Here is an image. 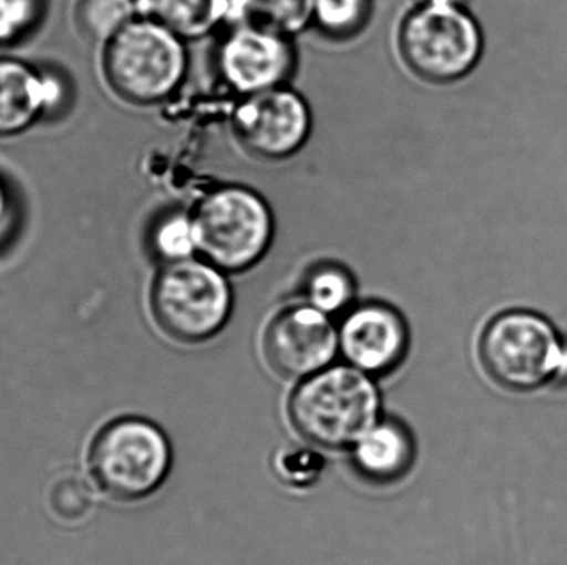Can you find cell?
Segmentation results:
<instances>
[{
  "label": "cell",
  "instance_id": "1",
  "mask_svg": "<svg viewBox=\"0 0 567 565\" xmlns=\"http://www.w3.org/2000/svg\"><path fill=\"white\" fill-rule=\"evenodd\" d=\"M380 397L369 375L353 367L323 368L303 378L289 400L300 437L326 450L353 448L379 421Z\"/></svg>",
  "mask_w": 567,
  "mask_h": 565
},
{
  "label": "cell",
  "instance_id": "2",
  "mask_svg": "<svg viewBox=\"0 0 567 565\" xmlns=\"http://www.w3.org/2000/svg\"><path fill=\"white\" fill-rule=\"evenodd\" d=\"M186 66L185 40L148 15H140L103 45V76L130 105L168 100L182 85Z\"/></svg>",
  "mask_w": 567,
  "mask_h": 565
},
{
  "label": "cell",
  "instance_id": "3",
  "mask_svg": "<svg viewBox=\"0 0 567 565\" xmlns=\"http://www.w3.org/2000/svg\"><path fill=\"white\" fill-rule=\"evenodd\" d=\"M480 357L489 377L509 390H538L567 377V342L538 312L495 315L483 331Z\"/></svg>",
  "mask_w": 567,
  "mask_h": 565
},
{
  "label": "cell",
  "instance_id": "4",
  "mask_svg": "<svg viewBox=\"0 0 567 565\" xmlns=\"http://www.w3.org/2000/svg\"><path fill=\"white\" fill-rule=\"evenodd\" d=\"M192 216L199 258L226 274L258 264L275 236L268 202L246 186H219L206 192Z\"/></svg>",
  "mask_w": 567,
  "mask_h": 565
},
{
  "label": "cell",
  "instance_id": "5",
  "mask_svg": "<svg viewBox=\"0 0 567 565\" xmlns=\"http://www.w3.org/2000/svg\"><path fill=\"white\" fill-rule=\"evenodd\" d=\"M396 40L403 63L430 83L465 79L485 50L480 23L460 2L413 7L400 23Z\"/></svg>",
  "mask_w": 567,
  "mask_h": 565
},
{
  "label": "cell",
  "instance_id": "6",
  "mask_svg": "<svg viewBox=\"0 0 567 565\" xmlns=\"http://www.w3.org/2000/svg\"><path fill=\"white\" fill-rule=\"evenodd\" d=\"M152 314L169 337L186 344L215 337L231 315L226 272L203 258L165 264L152 284Z\"/></svg>",
  "mask_w": 567,
  "mask_h": 565
},
{
  "label": "cell",
  "instance_id": "7",
  "mask_svg": "<svg viewBox=\"0 0 567 565\" xmlns=\"http://www.w3.org/2000/svg\"><path fill=\"white\" fill-rule=\"evenodd\" d=\"M172 467V448L156 425L142 418H120L96 435L90 471L100 490L120 501L150 496Z\"/></svg>",
  "mask_w": 567,
  "mask_h": 565
},
{
  "label": "cell",
  "instance_id": "8",
  "mask_svg": "<svg viewBox=\"0 0 567 565\" xmlns=\"http://www.w3.org/2000/svg\"><path fill=\"white\" fill-rule=\"evenodd\" d=\"M310 128L306 100L284 85L246 96L233 113L236 138L259 158H289L302 148Z\"/></svg>",
  "mask_w": 567,
  "mask_h": 565
},
{
  "label": "cell",
  "instance_id": "9",
  "mask_svg": "<svg viewBox=\"0 0 567 565\" xmlns=\"http://www.w3.org/2000/svg\"><path fill=\"white\" fill-rule=\"evenodd\" d=\"M218 62L226 83L249 96L282 86L296 66V50L286 33L245 20L223 40Z\"/></svg>",
  "mask_w": 567,
  "mask_h": 565
},
{
  "label": "cell",
  "instance_id": "10",
  "mask_svg": "<svg viewBox=\"0 0 567 565\" xmlns=\"http://www.w3.org/2000/svg\"><path fill=\"white\" fill-rule=\"evenodd\" d=\"M269 367L286 378H307L329 367L339 352V328L332 317L310 307L292 305L279 312L262 341Z\"/></svg>",
  "mask_w": 567,
  "mask_h": 565
},
{
  "label": "cell",
  "instance_id": "11",
  "mask_svg": "<svg viewBox=\"0 0 567 565\" xmlns=\"http://www.w3.org/2000/svg\"><path fill=\"white\" fill-rule=\"evenodd\" d=\"M409 348V328L395 308L359 305L347 312L339 327V352L350 367L365 375H385L399 367Z\"/></svg>",
  "mask_w": 567,
  "mask_h": 565
},
{
  "label": "cell",
  "instance_id": "12",
  "mask_svg": "<svg viewBox=\"0 0 567 565\" xmlns=\"http://www.w3.org/2000/svg\"><path fill=\"white\" fill-rule=\"evenodd\" d=\"M63 93L56 76L25 60L0 56V139L29 132L59 106Z\"/></svg>",
  "mask_w": 567,
  "mask_h": 565
},
{
  "label": "cell",
  "instance_id": "13",
  "mask_svg": "<svg viewBox=\"0 0 567 565\" xmlns=\"http://www.w3.org/2000/svg\"><path fill=\"white\" fill-rule=\"evenodd\" d=\"M412 435L399 421H377L353 447V467L375 483H392L412 467Z\"/></svg>",
  "mask_w": 567,
  "mask_h": 565
},
{
  "label": "cell",
  "instance_id": "14",
  "mask_svg": "<svg viewBox=\"0 0 567 565\" xmlns=\"http://www.w3.org/2000/svg\"><path fill=\"white\" fill-rule=\"evenodd\" d=\"M152 17L183 40L202 39L226 20L245 15V0H140Z\"/></svg>",
  "mask_w": 567,
  "mask_h": 565
},
{
  "label": "cell",
  "instance_id": "15",
  "mask_svg": "<svg viewBox=\"0 0 567 565\" xmlns=\"http://www.w3.org/2000/svg\"><path fill=\"white\" fill-rule=\"evenodd\" d=\"M140 12V0H76L73 19L85 39L105 45L138 19Z\"/></svg>",
  "mask_w": 567,
  "mask_h": 565
},
{
  "label": "cell",
  "instance_id": "16",
  "mask_svg": "<svg viewBox=\"0 0 567 565\" xmlns=\"http://www.w3.org/2000/svg\"><path fill=\"white\" fill-rule=\"evenodd\" d=\"M306 304L333 317L350 307L355 297V282L349 271L336 264L312 269L303 284Z\"/></svg>",
  "mask_w": 567,
  "mask_h": 565
},
{
  "label": "cell",
  "instance_id": "17",
  "mask_svg": "<svg viewBox=\"0 0 567 565\" xmlns=\"http://www.w3.org/2000/svg\"><path fill=\"white\" fill-rule=\"evenodd\" d=\"M150 248L163 265L198 258L192 212L172 211L158 219L150 232Z\"/></svg>",
  "mask_w": 567,
  "mask_h": 565
},
{
  "label": "cell",
  "instance_id": "18",
  "mask_svg": "<svg viewBox=\"0 0 567 565\" xmlns=\"http://www.w3.org/2000/svg\"><path fill=\"white\" fill-rule=\"evenodd\" d=\"M372 0H313L312 25L333 40H347L365 29Z\"/></svg>",
  "mask_w": 567,
  "mask_h": 565
},
{
  "label": "cell",
  "instance_id": "19",
  "mask_svg": "<svg viewBox=\"0 0 567 565\" xmlns=\"http://www.w3.org/2000/svg\"><path fill=\"white\" fill-rule=\"evenodd\" d=\"M245 15L290 36L312 23L313 0H246Z\"/></svg>",
  "mask_w": 567,
  "mask_h": 565
},
{
  "label": "cell",
  "instance_id": "20",
  "mask_svg": "<svg viewBox=\"0 0 567 565\" xmlns=\"http://www.w3.org/2000/svg\"><path fill=\"white\" fill-rule=\"evenodd\" d=\"M50 508L63 523H82L95 510V494L82 477L66 474L53 484Z\"/></svg>",
  "mask_w": 567,
  "mask_h": 565
},
{
  "label": "cell",
  "instance_id": "21",
  "mask_svg": "<svg viewBox=\"0 0 567 565\" xmlns=\"http://www.w3.org/2000/svg\"><path fill=\"white\" fill-rule=\"evenodd\" d=\"M47 0H0V45L29 35L45 13Z\"/></svg>",
  "mask_w": 567,
  "mask_h": 565
},
{
  "label": "cell",
  "instance_id": "22",
  "mask_svg": "<svg viewBox=\"0 0 567 565\" xmlns=\"http://www.w3.org/2000/svg\"><path fill=\"white\" fill-rule=\"evenodd\" d=\"M322 470L320 457L309 450L287 451L278 461L279 474L287 483L307 484L316 480Z\"/></svg>",
  "mask_w": 567,
  "mask_h": 565
},
{
  "label": "cell",
  "instance_id": "23",
  "mask_svg": "<svg viewBox=\"0 0 567 565\" xmlns=\"http://www.w3.org/2000/svg\"><path fill=\"white\" fill-rule=\"evenodd\" d=\"M13 222V199L7 189L6 182L0 179V241L6 238L7 232L12 228Z\"/></svg>",
  "mask_w": 567,
  "mask_h": 565
},
{
  "label": "cell",
  "instance_id": "24",
  "mask_svg": "<svg viewBox=\"0 0 567 565\" xmlns=\"http://www.w3.org/2000/svg\"><path fill=\"white\" fill-rule=\"evenodd\" d=\"M458 2V0H412L413 7L436 6V3Z\"/></svg>",
  "mask_w": 567,
  "mask_h": 565
}]
</instances>
